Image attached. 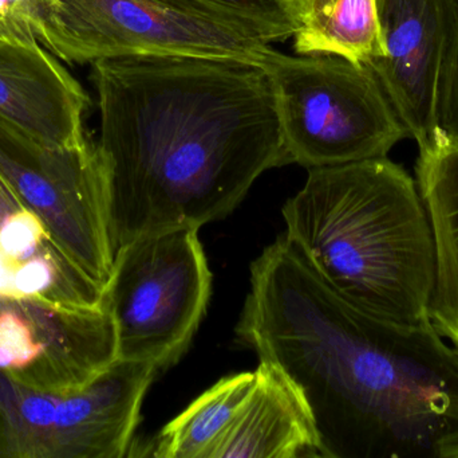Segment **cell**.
<instances>
[{
    "label": "cell",
    "mask_w": 458,
    "mask_h": 458,
    "mask_svg": "<svg viewBox=\"0 0 458 458\" xmlns=\"http://www.w3.org/2000/svg\"><path fill=\"white\" fill-rule=\"evenodd\" d=\"M285 234L347 300L392 322L430 320L435 242L416 179L389 158L309 169Z\"/></svg>",
    "instance_id": "obj_3"
},
{
    "label": "cell",
    "mask_w": 458,
    "mask_h": 458,
    "mask_svg": "<svg viewBox=\"0 0 458 458\" xmlns=\"http://www.w3.org/2000/svg\"><path fill=\"white\" fill-rule=\"evenodd\" d=\"M38 42L70 64L123 56H191L264 69L279 51L168 0H34Z\"/></svg>",
    "instance_id": "obj_5"
},
{
    "label": "cell",
    "mask_w": 458,
    "mask_h": 458,
    "mask_svg": "<svg viewBox=\"0 0 458 458\" xmlns=\"http://www.w3.org/2000/svg\"><path fill=\"white\" fill-rule=\"evenodd\" d=\"M264 70L291 163L312 169L386 158L411 139L368 65L277 53Z\"/></svg>",
    "instance_id": "obj_4"
},
{
    "label": "cell",
    "mask_w": 458,
    "mask_h": 458,
    "mask_svg": "<svg viewBox=\"0 0 458 458\" xmlns=\"http://www.w3.org/2000/svg\"><path fill=\"white\" fill-rule=\"evenodd\" d=\"M91 65L114 255L141 237L223 220L261 174L291 164L258 65L191 56Z\"/></svg>",
    "instance_id": "obj_2"
},
{
    "label": "cell",
    "mask_w": 458,
    "mask_h": 458,
    "mask_svg": "<svg viewBox=\"0 0 458 458\" xmlns=\"http://www.w3.org/2000/svg\"><path fill=\"white\" fill-rule=\"evenodd\" d=\"M89 96L39 45L0 38V117L40 142L81 148L89 140L83 116Z\"/></svg>",
    "instance_id": "obj_9"
},
{
    "label": "cell",
    "mask_w": 458,
    "mask_h": 458,
    "mask_svg": "<svg viewBox=\"0 0 458 458\" xmlns=\"http://www.w3.org/2000/svg\"><path fill=\"white\" fill-rule=\"evenodd\" d=\"M34 0H0V38L24 43L39 45L35 37Z\"/></svg>",
    "instance_id": "obj_16"
},
{
    "label": "cell",
    "mask_w": 458,
    "mask_h": 458,
    "mask_svg": "<svg viewBox=\"0 0 458 458\" xmlns=\"http://www.w3.org/2000/svg\"><path fill=\"white\" fill-rule=\"evenodd\" d=\"M0 250L39 285L59 308L106 306V289L82 271L0 175Z\"/></svg>",
    "instance_id": "obj_12"
},
{
    "label": "cell",
    "mask_w": 458,
    "mask_h": 458,
    "mask_svg": "<svg viewBox=\"0 0 458 458\" xmlns=\"http://www.w3.org/2000/svg\"><path fill=\"white\" fill-rule=\"evenodd\" d=\"M414 171L435 242L429 317L458 352V139L438 129L420 145Z\"/></svg>",
    "instance_id": "obj_11"
},
{
    "label": "cell",
    "mask_w": 458,
    "mask_h": 458,
    "mask_svg": "<svg viewBox=\"0 0 458 458\" xmlns=\"http://www.w3.org/2000/svg\"><path fill=\"white\" fill-rule=\"evenodd\" d=\"M236 333L296 387L320 458H458L456 350L355 306L287 237L250 265Z\"/></svg>",
    "instance_id": "obj_1"
},
{
    "label": "cell",
    "mask_w": 458,
    "mask_h": 458,
    "mask_svg": "<svg viewBox=\"0 0 458 458\" xmlns=\"http://www.w3.org/2000/svg\"><path fill=\"white\" fill-rule=\"evenodd\" d=\"M256 382L209 458H320L309 409L290 379L260 362Z\"/></svg>",
    "instance_id": "obj_10"
},
{
    "label": "cell",
    "mask_w": 458,
    "mask_h": 458,
    "mask_svg": "<svg viewBox=\"0 0 458 458\" xmlns=\"http://www.w3.org/2000/svg\"><path fill=\"white\" fill-rule=\"evenodd\" d=\"M386 54L368 65L417 145L438 121L441 83L458 32V0H377Z\"/></svg>",
    "instance_id": "obj_8"
},
{
    "label": "cell",
    "mask_w": 458,
    "mask_h": 458,
    "mask_svg": "<svg viewBox=\"0 0 458 458\" xmlns=\"http://www.w3.org/2000/svg\"><path fill=\"white\" fill-rule=\"evenodd\" d=\"M438 121L444 132L458 139V32L441 83Z\"/></svg>",
    "instance_id": "obj_17"
},
{
    "label": "cell",
    "mask_w": 458,
    "mask_h": 458,
    "mask_svg": "<svg viewBox=\"0 0 458 458\" xmlns=\"http://www.w3.org/2000/svg\"><path fill=\"white\" fill-rule=\"evenodd\" d=\"M301 56L331 54L370 65L386 54L377 0H284Z\"/></svg>",
    "instance_id": "obj_13"
},
{
    "label": "cell",
    "mask_w": 458,
    "mask_h": 458,
    "mask_svg": "<svg viewBox=\"0 0 458 458\" xmlns=\"http://www.w3.org/2000/svg\"><path fill=\"white\" fill-rule=\"evenodd\" d=\"M256 382V371L236 374L217 382L153 440L147 456L209 458L212 449L236 419Z\"/></svg>",
    "instance_id": "obj_14"
},
{
    "label": "cell",
    "mask_w": 458,
    "mask_h": 458,
    "mask_svg": "<svg viewBox=\"0 0 458 458\" xmlns=\"http://www.w3.org/2000/svg\"><path fill=\"white\" fill-rule=\"evenodd\" d=\"M195 229L129 242L115 252L106 306L117 333V359L158 373L179 362L208 307L212 276Z\"/></svg>",
    "instance_id": "obj_6"
},
{
    "label": "cell",
    "mask_w": 458,
    "mask_h": 458,
    "mask_svg": "<svg viewBox=\"0 0 458 458\" xmlns=\"http://www.w3.org/2000/svg\"><path fill=\"white\" fill-rule=\"evenodd\" d=\"M0 175L64 252L106 289L114 249L98 145L56 147L0 117Z\"/></svg>",
    "instance_id": "obj_7"
},
{
    "label": "cell",
    "mask_w": 458,
    "mask_h": 458,
    "mask_svg": "<svg viewBox=\"0 0 458 458\" xmlns=\"http://www.w3.org/2000/svg\"><path fill=\"white\" fill-rule=\"evenodd\" d=\"M228 24L261 42H283L293 37L284 0H168Z\"/></svg>",
    "instance_id": "obj_15"
}]
</instances>
